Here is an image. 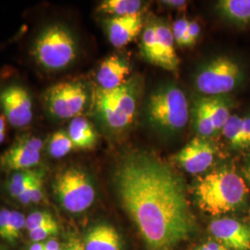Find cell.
<instances>
[{"instance_id":"1","label":"cell","mask_w":250,"mask_h":250,"mask_svg":"<svg viewBox=\"0 0 250 250\" xmlns=\"http://www.w3.org/2000/svg\"><path fill=\"white\" fill-rule=\"evenodd\" d=\"M114 181L121 202L149 250H172L194 229L181 179L147 154L127 156Z\"/></svg>"},{"instance_id":"2","label":"cell","mask_w":250,"mask_h":250,"mask_svg":"<svg viewBox=\"0 0 250 250\" xmlns=\"http://www.w3.org/2000/svg\"><path fill=\"white\" fill-rule=\"evenodd\" d=\"M249 189L234 171L213 170L198 179L196 186L198 207L207 213L218 216L232 211L244 203Z\"/></svg>"},{"instance_id":"3","label":"cell","mask_w":250,"mask_h":250,"mask_svg":"<svg viewBox=\"0 0 250 250\" xmlns=\"http://www.w3.org/2000/svg\"><path fill=\"white\" fill-rule=\"evenodd\" d=\"M32 55L42 68L50 72H59L73 62L77 56V45L67 28L52 24L37 36Z\"/></svg>"},{"instance_id":"4","label":"cell","mask_w":250,"mask_h":250,"mask_svg":"<svg viewBox=\"0 0 250 250\" xmlns=\"http://www.w3.org/2000/svg\"><path fill=\"white\" fill-rule=\"evenodd\" d=\"M52 188L61 206L71 213L85 211L96 198V190L89 175L73 166L56 174Z\"/></svg>"},{"instance_id":"5","label":"cell","mask_w":250,"mask_h":250,"mask_svg":"<svg viewBox=\"0 0 250 250\" xmlns=\"http://www.w3.org/2000/svg\"><path fill=\"white\" fill-rule=\"evenodd\" d=\"M147 111L152 124L169 133L179 132L188 125V99L182 90L172 85L152 94Z\"/></svg>"},{"instance_id":"6","label":"cell","mask_w":250,"mask_h":250,"mask_svg":"<svg viewBox=\"0 0 250 250\" xmlns=\"http://www.w3.org/2000/svg\"><path fill=\"white\" fill-rule=\"evenodd\" d=\"M95 106L100 119L108 128L121 130L128 127L133 123L136 111L134 85L127 82L115 89L99 88Z\"/></svg>"},{"instance_id":"7","label":"cell","mask_w":250,"mask_h":250,"mask_svg":"<svg viewBox=\"0 0 250 250\" xmlns=\"http://www.w3.org/2000/svg\"><path fill=\"white\" fill-rule=\"evenodd\" d=\"M170 27L154 23L146 27L142 36V54L148 62L170 72L177 70L179 59Z\"/></svg>"},{"instance_id":"8","label":"cell","mask_w":250,"mask_h":250,"mask_svg":"<svg viewBox=\"0 0 250 250\" xmlns=\"http://www.w3.org/2000/svg\"><path fill=\"white\" fill-rule=\"evenodd\" d=\"M87 99V92L82 83L62 82L46 90L45 107L56 119H74L83 111Z\"/></svg>"},{"instance_id":"9","label":"cell","mask_w":250,"mask_h":250,"mask_svg":"<svg viewBox=\"0 0 250 250\" xmlns=\"http://www.w3.org/2000/svg\"><path fill=\"white\" fill-rule=\"evenodd\" d=\"M240 78L241 70L238 64L227 57H220L199 72L196 86L202 94L216 97L234 89Z\"/></svg>"},{"instance_id":"10","label":"cell","mask_w":250,"mask_h":250,"mask_svg":"<svg viewBox=\"0 0 250 250\" xmlns=\"http://www.w3.org/2000/svg\"><path fill=\"white\" fill-rule=\"evenodd\" d=\"M44 142L35 135H22L0 156V165L11 171L33 170L41 161Z\"/></svg>"},{"instance_id":"11","label":"cell","mask_w":250,"mask_h":250,"mask_svg":"<svg viewBox=\"0 0 250 250\" xmlns=\"http://www.w3.org/2000/svg\"><path fill=\"white\" fill-rule=\"evenodd\" d=\"M0 107L7 121L14 127H25L33 120L32 98L21 85L12 84L1 90Z\"/></svg>"},{"instance_id":"12","label":"cell","mask_w":250,"mask_h":250,"mask_svg":"<svg viewBox=\"0 0 250 250\" xmlns=\"http://www.w3.org/2000/svg\"><path fill=\"white\" fill-rule=\"evenodd\" d=\"M215 149L204 137H196L175 155V161L191 174L202 173L214 161Z\"/></svg>"},{"instance_id":"13","label":"cell","mask_w":250,"mask_h":250,"mask_svg":"<svg viewBox=\"0 0 250 250\" xmlns=\"http://www.w3.org/2000/svg\"><path fill=\"white\" fill-rule=\"evenodd\" d=\"M216 240L231 250H250V225L232 218H221L209 224Z\"/></svg>"},{"instance_id":"14","label":"cell","mask_w":250,"mask_h":250,"mask_svg":"<svg viewBox=\"0 0 250 250\" xmlns=\"http://www.w3.org/2000/svg\"><path fill=\"white\" fill-rule=\"evenodd\" d=\"M143 22L140 13L111 17L106 22L107 36L111 45L122 47L131 43L142 30Z\"/></svg>"},{"instance_id":"15","label":"cell","mask_w":250,"mask_h":250,"mask_svg":"<svg viewBox=\"0 0 250 250\" xmlns=\"http://www.w3.org/2000/svg\"><path fill=\"white\" fill-rule=\"evenodd\" d=\"M128 63L121 57L112 55L105 59L99 66L97 80L99 88L103 90L115 89L127 83L130 74Z\"/></svg>"},{"instance_id":"16","label":"cell","mask_w":250,"mask_h":250,"mask_svg":"<svg viewBox=\"0 0 250 250\" xmlns=\"http://www.w3.org/2000/svg\"><path fill=\"white\" fill-rule=\"evenodd\" d=\"M85 250H122L120 234L116 229L107 224L92 227L83 241Z\"/></svg>"},{"instance_id":"17","label":"cell","mask_w":250,"mask_h":250,"mask_svg":"<svg viewBox=\"0 0 250 250\" xmlns=\"http://www.w3.org/2000/svg\"><path fill=\"white\" fill-rule=\"evenodd\" d=\"M225 139L234 148L250 147V117L231 115L223 130Z\"/></svg>"},{"instance_id":"18","label":"cell","mask_w":250,"mask_h":250,"mask_svg":"<svg viewBox=\"0 0 250 250\" xmlns=\"http://www.w3.org/2000/svg\"><path fill=\"white\" fill-rule=\"evenodd\" d=\"M68 134L75 148L91 149L98 142V134L94 126L83 117L72 119L69 125Z\"/></svg>"},{"instance_id":"19","label":"cell","mask_w":250,"mask_h":250,"mask_svg":"<svg viewBox=\"0 0 250 250\" xmlns=\"http://www.w3.org/2000/svg\"><path fill=\"white\" fill-rule=\"evenodd\" d=\"M218 9L232 22L245 24L250 21V0H222Z\"/></svg>"},{"instance_id":"20","label":"cell","mask_w":250,"mask_h":250,"mask_svg":"<svg viewBox=\"0 0 250 250\" xmlns=\"http://www.w3.org/2000/svg\"><path fill=\"white\" fill-rule=\"evenodd\" d=\"M141 7L139 0H105L99 5V10L112 17H123L140 13Z\"/></svg>"},{"instance_id":"21","label":"cell","mask_w":250,"mask_h":250,"mask_svg":"<svg viewBox=\"0 0 250 250\" xmlns=\"http://www.w3.org/2000/svg\"><path fill=\"white\" fill-rule=\"evenodd\" d=\"M75 148L68 132L57 131L50 136L47 152L54 159H62Z\"/></svg>"},{"instance_id":"22","label":"cell","mask_w":250,"mask_h":250,"mask_svg":"<svg viewBox=\"0 0 250 250\" xmlns=\"http://www.w3.org/2000/svg\"><path fill=\"white\" fill-rule=\"evenodd\" d=\"M204 100H205L208 113L213 122L216 131L218 132L223 130L224 125H226L229 118L231 117L228 105L223 99L215 98V97L204 99Z\"/></svg>"},{"instance_id":"23","label":"cell","mask_w":250,"mask_h":250,"mask_svg":"<svg viewBox=\"0 0 250 250\" xmlns=\"http://www.w3.org/2000/svg\"><path fill=\"white\" fill-rule=\"evenodd\" d=\"M41 170H25L15 171L9 179L8 190L11 197L17 199L35 179Z\"/></svg>"},{"instance_id":"24","label":"cell","mask_w":250,"mask_h":250,"mask_svg":"<svg viewBox=\"0 0 250 250\" xmlns=\"http://www.w3.org/2000/svg\"><path fill=\"white\" fill-rule=\"evenodd\" d=\"M195 117L196 129L197 134L200 135V137H208L213 135L217 132L213 122L211 120V117L208 113L204 99H200L197 102L195 109Z\"/></svg>"},{"instance_id":"25","label":"cell","mask_w":250,"mask_h":250,"mask_svg":"<svg viewBox=\"0 0 250 250\" xmlns=\"http://www.w3.org/2000/svg\"><path fill=\"white\" fill-rule=\"evenodd\" d=\"M44 176L45 172L41 170L33 183L17 198L20 203L23 205L37 204L44 199Z\"/></svg>"},{"instance_id":"26","label":"cell","mask_w":250,"mask_h":250,"mask_svg":"<svg viewBox=\"0 0 250 250\" xmlns=\"http://www.w3.org/2000/svg\"><path fill=\"white\" fill-rule=\"evenodd\" d=\"M25 221L26 218L21 212L18 210L10 209L9 215V228H8V234L6 241L10 244H14L18 240L21 232L22 229L25 228Z\"/></svg>"},{"instance_id":"27","label":"cell","mask_w":250,"mask_h":250,"mask_svg":"<svg viewBox=\"0 0 250 250\" xmlns=\"http://www.w3.org/2000/svg\"><path fill=\"white\" fill-rule=\"evenodd\" d=\"M56 221L51 213L47 211H43V210H36L26 217L25 229L27 232H29L44 225L53 224Z\"/></svg>"},{"instance_id":"28","label":"cell","mask_w":250,"mask_h":250,"mask_svg":"<svg viewBox=\"0 0 250 250\" xmlns=\"http://www.w3.org/2000/svg\"><path fill=\"white\" fill-rule=\"evenodd\" d=\"M189 21L187 19H179L172 26V35L174 41L180 45H191V42L188 36Z\"/></svg>"},{"instance_id":"29","label":"cell","mask_w":250,"mask_h":250,"mask_svg":"<svg viewBox=\"0 0 250 250\" xmlns=\"http://www.w3.org/2000/svg\"><path fill=\"white\" fill-rule=\"evenodd\" d=\"M59 231V225L57 222L53 224L44 225L39 227L34 231L28 232L29 237L34 243H43L45 240L50 239L52 236L56 235Z\"/></svg>"},{"instance_id":"30","label":"cell","mask_w":250,"mask_h":250,"mask_svg":"<svg viewBox=\"0 0 250 250\" xmlns=\"http://www.w3.org/2000/svg\"><path fill=\"white\" fill-rule=\"evenodd\" d=\"M9 215H10V209L9 208H1L0 209V237L4 240L7 239Z\"/></svg>"},{"instance_id":"31","label":"cell","mask_w":250,"mask_h":250,"mask_svg":"<svg viewBox=\"0 0 250 250\" xmlns=\"http://www.w3.org/2000/svg\"><path fill=\"white\" fill-rule=\"evenodd\" d=\"M200 34V26L197 23V21H193L189 22V26H188V36L191 42V45H195V43L197 42V37L199 36Z\"/></svg>"},{"instance_id":"32","label":"cell","mask_w":250,"mask_h":250,"mask_svg":"<svg viewBox=\"0 0 250 250\" xmlns=\"http://www.w3.org/2000/svg\"><path fill=\"white\" fill-rule=\"evenodd\" d=\"M197 250H229L224 247L223 244L218 241L207 242L200 246Z\"/></svg>"},{"instance_id":"33","label":"cell","mask_w":250,"mask_h":250,"mask_svg":"<svg viewBox=\"0 0 250 250\" xmlns=\"http://www.w3.org/2000/svg\"><path fill=\"white\" fill-rule=\"evenodd\" d=\"M164 5L174 9H182L187 6V2L184 0H166L162 2Z\"/></svg>"},{"instance_id":"34","label":"cell","mask_w":250,"mask_h":250,"mask_svg":"<svg viewBox=\"0 0 250 250\" xmlns=\"http://www.w3.org/2000/svg\"><path fill=\"white\" fill-rule=\"evenodd\" d=\"M7 130V119L0 114V144L5 140Z\"/></svg>"},{"instance_id":"35","label":"cell","mask_w":250,"mask_h":250,"mask_svg":"<svg viewBox=\"0 0 250 250\" xmlns=\"http://www.w3.org/2000/svg\"><path fill=\"white\" fill-rule=\"evenodd\" d=\"M64 250H85L83 247V243H82L78 239H72L69 245L66 247Z\"/></svg>"},{"instance_id":"36","label":"cell","mask_w":250,"mask_h":250,"mask_svg":"<svg viewBox=\"0 0 250 250\" xmlns=\"http://www.w3.org/2000/svg\"><path fill=\"white\" fill-rule=\"evenodd\" d=\"M45 250H60L62 249L60 243L54 238H50L45 242Z\"/></svg>"},{"instance_id":"37","label":"cell","mask_w":250,"mask_h":250,"mask_svg":"<svg viewBox=\"0 0 250 250\" xmlns=\"http://www.w3.org/2000/svg\"><path fill=\"white\" fill-rule=\"evenodd\" d=\"M27 250H45V242L34 243Z\"/></svg>"},{"instance_id":"38","label":"cell","mask_w":250,"mask_h":250,"mask_svg":"<svg viewBox=\"0 0 250 250\" xmlns=\"http://www.w3.org/2000/svg\"><path fill=\"white\" fill-rule=\"evenodd\" d=\"M245 173H246V176H247L250 181V164L249 165V167L247 168V170L245 171Z\"/></svg>"}]
</instances>
